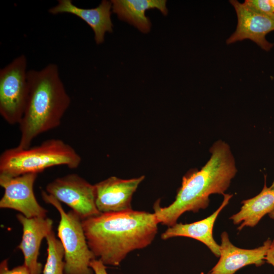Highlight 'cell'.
I'll use <instances>...</instances> for the list:
<instances>
[{"mask_svg":"<svg viewBox=\"0 0 274 274\" xmlns=\"http://www.w3.org/2000/svg\"><path fill=\"white\" fill-rule=\"evenodd\" d=\"M81 162L80 156L71 145L61 140L52 139L27 149L16 147L6 149L0 156V175L14 177L38 174L59 165L75 169Z\"/></svg>","mask_w":274,"mask_h":274,"instance_id":"obj_4","label":"cell"},{"mask_svg":"<svg viewBox=\"0 0 274 274\" xmlns=\"http://www.w3.org/2000/svg\"><path fill=\"white\" fill-rule=\"evenodd\" d=\"M144 176L129 179L112 176L94 185L95 204L100 213L119 212L132 210L133 193Z\"/></svg>","mask_w":274,"mask_h":274,"instance_id":"obj_10","label":"cell"},{"mask_svg":"<svg viewBox=\"0 0 274 274\" xmlns=\"http://www.w3.org/2000/svg\"><path fill=\"white\" fill-rule=\"evenodd\" d=\"M154 213L130 210L82 220L88 245L105 265L118 266L128 253L148 246L158 232Z\"/></svg>","mask_w":274,"mask_h":274,"instance_id":"obj_1","label":"cell"},{"mask_svg":"<svg viewBox=\"0 0 274 274\" xmlns=\"http://www.w3.org/2000/svg\"><path fill=\"white\" fill-rule=\"evenodd\" d=\"M270 188L274 189V181L273 183H272L271 185L270 186Z\"/></svg>","mask_w":274,"mask_h":274,"instance_id":"obj_23","label":"cell"},{"mask_svg":"<svg viewBox=\"0 0 274 274\" xmlns=\"http://www.w3.org/2000/svg\"><path fill=\"white\" fill-rule=\"evenodd\" d=\"M265 260L268 263L274 266V239L272 241L267 252Z\"/></svg>","mask_w":274,"mask_h":274,"instance_id":"obj_21","label":"cell"},{"mask_svg":"<svg viewBox=\"0 0 274 274\" xmlns=\"http://www.w3.org/2000/svg\"><path fill=\"white\" fill-rule=\"evenodd\" d=\"M90 266L95 274H108L106 266L99 259L92 260L90 263Z\"/></svg>","mask_w":274,"mask_h":274,"instance_id":"obj_20","label":"cell"},{"mask_svg":"<svg viewBox=\"0 0 274 274\" xmlns=\"http://www.w3.org/2000/svg\"><path fill=\"white\" fill-rule=\"evenodd\" d=\"M47 193L71 208L83 220L100 214L95 204V188L77 174L57 178L46 186Z\"/></svg>","mask_w":274,"mask_h":274,"instance_id":"obj_7","label":"cell"},{"mask_svg":"<svg viewBox=\"0 0 274 274\" xmlns=\"http://www.w3.org/2000/svg\"><path fill=\"white\" fill-rule=\"evenodd\" d=\"M45 238L47 243V258L43 274H63L64 251L61 242L56 237L53 230Z\"/></svg>","mask_w":274,"mask_h":274,"instance_id":"obj_17","label":"cell"},{"mask_svg":"<svg viewBox=\"0 0 274 274\" xmlns=\"http://www.w3.org/2000/svg\"><path fill=\"white\" fill-rule=\"evenodd\" d=\"M0 274H31L28 268L24 265H20L12 269H9L8 259L4 260L0 264Z\"/></svg>","mask_w":274,"mask_h":274,"instance_id":"obj_19","label":"cell"},{"mask_svg":"<svg viewBox=\"0 0 274 274\" xmlns=\"http://www.w3.org/2000/svg\"><path fill=\"white\" fill-rule=\"evenodd\" d=\"M270 218L274 219V210L269 214Z\"/></svg>","mask_w":274,"mask_h":274,"instance_id":"obj_22","label":"cell"},{"mask_svg":"<svg viewBox=\"0 0 274 274\" xmlns=\"http://www.w3.org/2000/svg\"><path fill=\"white\" fill-rule=\"evenodd\" d=\"M27 59L16 57L0 70V114L9 124H19L26 107L28 94Z\"/></svg>","mask_w":274,"mask_h":274,"instance_id":"obj_6","label":"cell"},{"mask_svg":"<svg viewBox=\"0 0 274 274\" xmlns=\"http://www.w3.org/2000/svg\"><path fill=\"white\" fill-rule=\"evenodd\" d=\"M22 226L21 241L17 248L22 252L24 264L31 274H41L42 265L38 261L42 241L52 230L53 221L49 218H27L21 214L16 216Z\"/></svg>","mask_w":274,"mask_h":274,"instance_id":"obj_12","label":"cell"},{"mask_svg":"<svg viewBox=\"0 0 274 274\" xmlns=\"http://www.w3.org/2000/svg\"><path fill=\"white\" fill-rule=\"evenodd\" d=\"M113 12L118 18L133 25L143 33L148 32L151 23L145 12L157 9L164 15L168 12L165 0H112Z\"/></svg>","mask_w":274,"mask_h":274,"instance_id":"obj_15","label":"cell"},{"mask_svg":"<svg viewBox=\"0 0 274 274\" xmlns=\"http://www.w3.org/2000/svg\"><path fill=\"white\" fill-rule=\"evenodd\" d=\"M210 151V159L200 170L183 177L181 186L170 204L162 207L158 200L154 203L153 213L159 224L170 227L184 213H196L207 208L211 194H225L237 172L234 157L229 145L221 140L212 146Z\"/></svg>","mask_w":274,"mask_h":274,"instance_id":"obj_2","label":"cell"},{"mask_svg":"<svg viewBox=\"0 0 274 274\" xmlns=\"http://www.w3.org/2000/svg\"><path fill=\"white\" fill-rule=\"evenodd\" d=\"M232 195L224 194V199L218 209L212 214L200 221L191 223H176L168 227L162 233L161 238L166 240L178 236L187 237L199 241L204 244L216 257L220 255V245L213 236V230L215 222L221 211L229 203Z\"/></svg>","mask_w":274,"mask_h":274,"instance_id":"obj_14","label":"cell"},{"mask_svg":"<svg viewBox=\"0 0 274 274\" xmlns=\"http://www.w3.org/2000/svg\"><path fill=\"white\" fill-rule=\"evenodd\" d=\"M27 80V101L18 124L20 139L17 147L21 149L29 148L38 135L58 127L71 103L56 64L28 71Z\"/></svg>","mask_w":274,"mask_h":274,"instance_id":"obj_3","label":"cell"},{"mask_svg":"<svg viewBox=\"0 0 274 274\" xmlns=\"http://www.w3.org/2000/svg\"><path fill=\"white\" fill-rule=\"evenodd\" d=\"M41 195L60 214L57 235L64 251V273L93 274L90 263L96 257L88 245L82 220L72 210L66 212L60 202L45 191H42Z\"/></svg>","mask_w":274,"mask_h":274,"instance_id":"obj_5","label":"cell"},{"mask_svg":"<svg viewBox=\"0 0 274 274\" xmlns=\"http://www.w3.org/2000/svg\"><path fill=\"white\" fill-rule=\"evenodd\" d=\"M37 176L34 173L14 177L0 175V185L4 189L0 208L17 211L27 218L47 217V210L39 203L33 192Z\"/></svg>","mask_w":274,"mask_h":274,"instance_id":"obj_8","label":"cell"},{"mask_svg":"<svg viewBox=\"0 0 274 274\" xmlns=\"http://www.w3.org/2000/svg\"><path fill=\"white\" fill-rule=\"evenodd\" d=\"M244 3L261 13L274 17V0H246Z\"/></svg>","mask_w":274,"mask_h":274,"instance_id":"obj_18","label":"cell"},{"mask_svg":"<svg viewBox=\"0 0 274 274\" xmlns=\"http://www.w3.org/2000/svg\"><path fill=\"white\" fill-rule=\"evenodd\" d=\"M240 211L230 217L234 224H240L241 231L245 227H253L267 214L274 210V189L265 184L262 191L256 196L244 200Z\"/></svg>","mask_w":274,"mask_h":274,"instance_id":"obj_16","label":"cell"},{"mask_svg":"<svg viewBox=\"0 0 274 274\" xmlns=\"http://www.w3.org/2000/svg\"><path fill=\"white\" fill-rule=\"evenodd\" d=\"M111 9V2L106 0L92 9L78 7L71 0H59L58 4L50 8L49 12L53 15L69 13L79 17L92 28L95 42L100 44L104 42L106 32L113 31Z\"/></svg>","mask_w":274,"mask_h":274,"instance_id":"obj_13","label":"cell"},{"mask_svg":"<svg viewBox=\"0 0 274 274\" xmlns=\"http://www.w3.org/2000/svg\"><path fill=\"white\" fill-rule=\"evenodd\" d=\"M221 238L219 260L208 274H234L248 265L254 264L257 266L262 265L272 242L268 238L261 246L245 249L233 245L226 231L222 233Z\"/></svg>","mask_w":274,"mask_h":274,"instance_id":"obj_11","label":"cell"},{"mask_svg":"<svg viewBox=\"0 0 274 274\" xmlns=\"http://www.w3.org/2000/svg\"><path fill=\"white\" fill-rule=\"evenodd\" d=\"M229 2L235 11L237 23L234 32L226 40V44L250 40L263 50L270 51L274 44L268 42L265 36L274 30V17L255 10L244 2Z\"/></svg>","mask_w":274,"mask_h":274,"instance_id":"obj_9","label":"cell"}]
</instances>
